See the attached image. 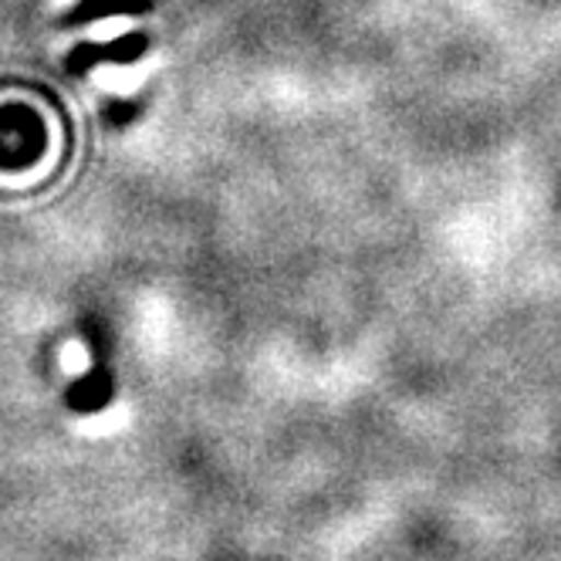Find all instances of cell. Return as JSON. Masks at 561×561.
<instances>
[{"instance_id":"6da1fadb","label":"cell","mask_w":561,"mask_h":561,"mask_svg":"<svg viewBox=\"0 0 561 561\" xmlns=\"http://www.w3.org/2000/svg\"><path fill=\"white\" fill-rule=\"evenodd\" d=\"M149 48V34L142 31H133V34H123V37H115V42H105V45H78L75 51H68V61L65 68L71 75H85L99 65H133L139 55H146Z\"/></svg>"},{"instance_id":"7a4b0ae2","label":"cell","mask_w":561,"mask_h":561,"mask_svg":"<svg viewBox=\"0 0 561 561\" xmlns=\"http://www.w3.org/2000/svg\"><path fill=\"white\" fill-rule=\"evenodd\" d=\"M115 396V382H112V373L105 366L95 363L92 373H85L82 379H75L68 386V410L78 413V416H92V413H102Z\"/></svg>"},{"instance_id":"3957f363","label":"cell","mask_w":561,"mask_h":561,"mask_svg":"<svg viewBox=\"0 0 561 561\" xmlns=\"http://www.w3.org/2000/svg\"><path fill=\"white\" fill-rule=\"evenodd\" d=\"M152 11V0H78V4L61 18V24H92L118 14H146Z\"/></svg>"},{"instance_id":"277c9868","label":"cell","mask_w":561,"mask_h":561,"mask_svg":"<svg viewBox=\"0 0 561 561\" xmlns=\"http://www.w3.org/2000/svg\"><path fill=\"white\" fill-rule=\"evenodd\" d=\"M129 118H133V105H112V123L115 126L129 123Z\"/></svg>"}]
</instances>
